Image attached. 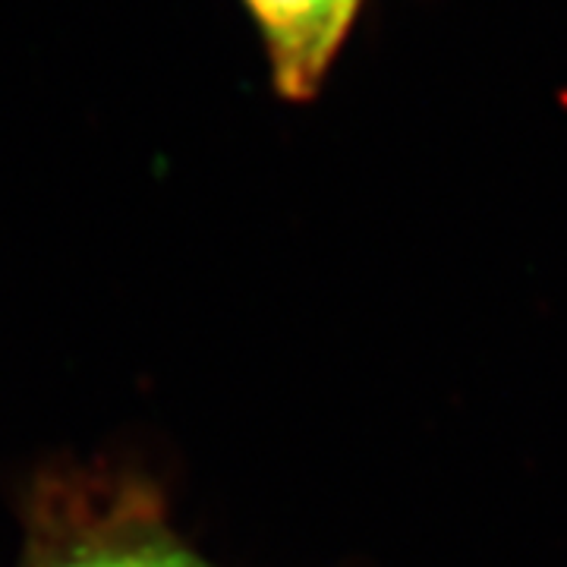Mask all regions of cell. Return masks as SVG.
<instances>
[{"instance_id": "7a4b0ae2", "label": "cell", "mask_w": 567, "mask_h": 567, "mask_svg": "<svg viewBox=\"0 0 567 567\" xmlns=\"http://www.w3.org/2000/svg\"><path fill=\"white\" fill-rule=\"evenodd\" d=\"M48 567H212L196 551L167 536H130L104 546H89Z\"/></svg>"}, {"instance_id": "6da1fadb", "label": "cell", "mask_w": 567, "mask_h": 567, "mask_svg": "<svg viewBox=\"0 0 567 567\" xmlns=\"http://www.w3.org/2000/svg\"><path fill=\"white\" fill-rule=\"evenodd\" d=\"M259 25L271 80L281 95L303 102L334 61L360 0H244Z\"/></svg>"}]
</instances>
